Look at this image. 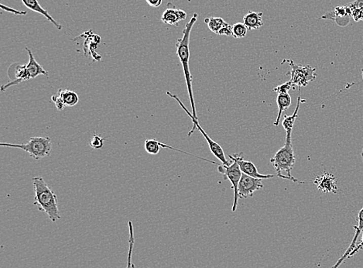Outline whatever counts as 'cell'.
<instances>
[{
  "label": "cell",
  "mask_w": 363,
  "mask_h": 268,
  "mask_svg": "<svg viewBox=\"0 0 363 268\" xmlns=\"http://www.w3.org/2000/svg\"><path fill=\"white\" fill-rule=\"evenodd\" d=\"M198 13H194L193 17L190 21L185 25L183 30V36L177 40L176 47H177V55L180 59L182 64V68L185 74V81H186L187 89H188L189 99H190L191 105L192 108V115L198 120L197 117L196 107H195V99H194L193 90H192V78L191 74L190 67H189V60H190V44L191 32L193 28L194 25L198 20Z\"/></svg>",
  "instance_id": "obj_1"
},
{
  "label": "cell",
  "mask_w": 363,
  "mask_h": 268,
  "mask_svg": "<svg viewBox=\"0 0 363 268\" xmlns=\"http://www.w3.org/2000/svg\"><path fill=\"white\" fill-rule=\"evenodd\" d=\"M32 181L34 189L33 205L38 206L40 211L46 213L52 222L59 220L61 216L58 209L57 195L48 186L42 177H34Z\"/></svg>",
  "instance_id": "obj_2"
},
{
  "label": "cell",
  "mask_w": 363,
  "mask_h": 268,
  "mask_svg": "<svg viewBox=\"0 0 363 268\" xmlns=\"http://www.w3.org/2000/svg\"><path fill=\"white\" fill-rule=\"evenodd\" d=\"M295 162H296V158L292 146V133H286L284 146L276 153L273 158H271L270 162L277 171V175L279 178L286 179V177L289 181L298 183L300 181L292 175V171L295 167Z\"/></svg>",
  "instance_id": "obj_3"
},
{
  "label": "cell",
  "mask_w": 363,
  "mask_h": 268,
  "mask_svg": "<svg viewBox=\"0 0 363 268\" xmlns=\"http://www.w3.org/2000/svg\"><path fill=\"white\" fill-rule=\"evenodd\" d=\"M0 146L18 148L29 154L35 160L44 159L51 155L52 150L51 139L48 137H31L26 143H0Z\"/></svg>",
  "instance_id": "obj_4"
},
{
  "label": "cell",
  "mask_w": 363,
  "mask_h": 268,
  "mask_svg": "<svg viewBox=\"0 0 363 268\" xmlns=\"http://www.w3.org/2000/svg\"><path fill=\"white\" fill-rule=\"evenodd\" d=\"M167 95H168L169 96L173 98V99H175V100L178 102L179 105L182 107V109L185 110V112H186L188 116H189V117H190L191 119H192V122H193V127H192V130L188 133V136L191 137V136L193 134V133L195 131V130H199V131L201 132V134H202L203 137H205V140H206L207 143H208V146H209L210 150H211V152L213 154V155H214V156L216 158H217V159L220 160V162L223 163V165H230L231 163H229L227 160H226V156H225L224 150H223V148H222V146H220L219 143H216V142H214V140H211V139L208 137V134L204 131L202 127H201V126H200V124H198V120H197V119H195V117H194V116L188 110V109H187L185 105H184L183 102L180 101V99H179L176 95L172 94L171 92H167Z\"/></svg>",
  "instance_id": "obj_5"
},
{
  "label": "cell",
  "mask_w": 363,
  "mask_h": 268,
  "mask_svg": "<svg viewBox=\"0 0 363 268\" xmlns=\"http://www.w3.org/2000/svg\"><path fill=\"white\" fill-rule=\"evenodd\" d=\"M283 62H287L292 68L288 74L291 75L289 81L292 82L294 86H299V88L306 87L317 78V69L311 66L295 64L292 60L289 59L283 60Z\"/></svg>",
  "instance_id": "obj_6"
},
{
  "label": "cell",
  "mask_w": 363,
  "mask_h": 268,
  "mask_svg": "<svg viewBox=\"0 0 363 268\" xmlns=\"http://www.w3.org/2000/svg\"><path fill=\"white\" fill-rule=\"evenodd\" d=\"M217 170L232 184V187L234 191V201H233L232 210V212H235L237 209L238 201H239L238 187H239V181L242 177V171H241L239 165L234 161H232V164L229 165H219Z\"/></svg>",
  "instance_id": "obj_7"
},
{
  "label": "cell",
  "mask_w": 363,
  "mask_h": 268,
  "mask_svg": "<svg viewBox=\"0 0 363 268\" xmlns=\"http://www.w3.org/2000/svg\"><path fill=\"white\" fill-rule=\"evenodd\" d=\"M51 100L55 104L57 110L62 111L66 107H72L79 102L78 94L69 89H60L57 93L53 95Z\"/></svg>",
  "instance_id": "obj_8"
},
{
  "label": "cell",
  "mask_w": 363,
  "mask_h": 268,
  "mask_svg": "<svg viewBox=\"0 0 363 268\" xmlns=\"http://www.w3.org/2000/svg\"><path fill=\"white\" fill-rule=\"evenodd\" d=\"M263 187L264 185L262 184V179L252 178L242 173L238 187V193L239 198L245 199V198L252 197L255 192L259 191Z\"/></svg>",
  "instance_id": "obj_9"
},
{
  "label": "cell",
  "mask_w": 363,
  "mask_h": 268,
  "mask_svg": "<svg viewBox=\"0 0 363 268\" xmlns=\"http://www.w3.org/2000/svg\"><path fill=\"white\" fill-rule=\"evenodd\" d=\"M8 75L12 79L10 83L4 85L1 87V91L4 92L9 88L13 86H17L23 82L28 81L31 79L30 74L28 72L26 65L15 63L10 65L8 69Z\"/></svg>",
  "instance_id": "obj_10"
},
{
  "label": "cell",
  "mask_w": 363,
  "mask_h": 268,
  "mask_svg": "<svg viewBox=\"0 0 363 268\" xmlns=\"http://www.w3.org/2000/svg\"><path fill=\"white\" fill-rule=\"evenodd\" d=\"M229 158H230L231 161H234L239 165L241 171L245 175L262 180L269 179V178H274L275 177L274 175H262V174H260L256 165L251 162L245 161L241 154H239V155L236 154L235 155H229Z\"/></svg>",
  "instance_id": "obj_11"
},
{
  "label": "cell",
  "mask_w": 363,
  "mask_h": 268,
  "mask_svg": "<svg viewBox=\"0 0 363 268\" xmlns=\"http://www.w3.org/2000/svg\"><path fill=\"white\" fill-rule=\"evenodd\" d=\"M351 17L352 12L346 5L336 7L333 11L328 12L321 18L334 20L341 27H345L350 23Z\"/></svg>",
  "instance_id": "obj_12"
},
{
  "label": "cell",
  "mask_w": 363,
  "mask_h": 268,
  "mask_svg": "<svg viewBox=\"0 0 363 268\" xmlns=\"http://www.w3.org/2000/svg\"><path fill=\"white\" fill-rule=\"evenodd\" d=\"M314 184L321 193L336 194L339 192L337 180L331 173L324 172L322 175H319L314 179Z\"/></svg>",
  "instance_id": "obj_13"
},
{
  "label": "cell",
  "mask_w": 363,
  "mask_h": 268,
  "mask_svg": "<svg viewBox=\"0 0 363 268\" xmlns=\"http://www.w3.org/2000/svg\"><path fill=\"white\" fill-rule=\"evenodd\" d=\"M357 220H358V225H355V226H354V229H355V236H354L353 239H352L350 245H349L348 248L347 249L346 251L345 252L343 255L342 256V257L339 258V260L336 262V264L334 265L332 268H339L340 265L345 261V260L348 258L352 250L356 247L358 237H359L361 232H363V208L359 211V212H358Z\"/></svg>",
  "instance_id": "obj_14"
},
{
  "label": "cell",
  "mask_w": 363,
  "mask_h": 268,
  "mask_svg": "<svg viewBox=\"0 0 363 268\" xmlns=\"http://www.w3.org/2000/svg\"><path fill=\"white\" fill-rule=\"evenodd\" d=\"M187 18V13L183 10L178 9H167L163 13L161 21L165 24L171 26H178L180 22Z\"/></svg>",
  "instance_id": "obj_15"
},
{
  "label": "cell",
  "mask_w": 363,
  "mask_h": 268,
  "mask_svg": "<svg viewBox=\"0 0 363 268\" xmlns=\"http://www.w3.org/2000/svg\"><path fill=\"white\" fill-rule=\"evenodd\" d=\"M22 1H23V4H24L25 7L30 9L32 11L36 12V13H40L41 15L44 16L47 20H49L51 23H53L56 26V28L57 30H62V26L59 23H57V22L50 15L46 10L42 8V7L38 3V0H22Z\"/></svg>",
  "instance_id": "obj_16"
},
{
  "label": "cell",
  "mask_w": 363,
  "mask_h": 268,
  "mask_svg": "<svg viewBox=\"0 0 363 268\" xmlns=\"http://www.w3.org/2000/svg\"><path fill=\"white\" fill-rule=\"evenodd\" d=\"M26 50L27 51L28 55H29V62L26 64V68H27L28 72L30 74V78L35 79V78L41 75V74L48 77L49 74H48V71L44 69L42 66L35 60L31 50L29 49L28 48H26Z\"/></svg>",
  "instance_id": "obj_17"
},
{
  "label": "cell",
  "mask_w": 363,
  "mask_h": 268,
  "mask_svg": "<svg viewBox=\"0 0 363 268\" xmlns=\"http://www.w3.org/2000/svg\"><path fill=\"white\" fill-rule=\"evenodd\" d=\"M263 13L250 11L243 17V23L248 30H257L264 25Z\"/></svg>",
  "instance_id": "obj_18"
},
{
  "label": "cell",
  "mask_w": 363,
  "mask_h": 268,
  "mask_svg": "<svg viewBox=\"0 0 363 268\" xmlns=\"http://www.w3.org/2000/svg\"><path fill=\"white\" fill-rule=\"evenodd\" d=\"M277 105H278V114H277V120L274 122V125L276 127H277L280 124V119H281L283 112H284L292 105V97L289 96V94H278L277 98Z\"/></svg>",
  "instance_id": "obj_19"
},
{
  "label": "cell",
  "mask_w": 363,
  "mask_h": 268,
  "mask_svg": "<svg viewBox=\"0 0 363 268\" xmlns=\"http://www.w3.org/2000/svg\"><path fill=\"white\" fill-rule=\"evenodd\" d=\"M301 103V91H300L298 97V102H297L296 108H295L293 115L284 116V118H283V121H282V125H283V127L284 128L286 133H292V130H293L295 121H296V119L298 118V111H299Z\"/></svg>",
  "instance_id": "obj_20"
},
{
  "label": "cell",
  "mask_w": 363,
  "mask_h": 268,
  "mask_svg": "<svg viewBox=\"0 0 363 268\" xmlns=\"http://www.w3.org/2000/svg\"><path fill=\"white\" fill-rule=\"evenodd\" d=\"M347 6L350 8L352 17L355 22L363 21V0H355Z\"/></svg>",
  "instance_id": "obj_21"
},
{
  "label": "cell",
  "mask_w": 363,
  "mask_h": 268,
  "mask_svg": "<svg viewBox=\"0 0 363 268\" xmlns=\"http://www.w3.org/2000/svg\"><path fill=\"white\" fill-rule=\"evenodd\" d=\"M128 225H129V251H128L127 266H126V268H134L135 266L133 263V260H132L133 247H134L135 244L134 229H133V222H132L131 221H129V222H128Z\"/></svg>",
  "instance_id": "obj_22"
},
{
  "label": "cell",
  "mask_w": 363,
  "mask_h": 268,
  "mask_svg": "<svg viewBox=\"0 0 363 268\" xmlns=\"http://www.w3.org/2000/svg\"><path fill=\"white\" fill-rule=\"evenodd\" d=\"M205 23L208 25V28L211 32L219 35L220 30L226 25V22L222 17H211L205 20Z\"/></svg>",
  "instance_id": "obj_23"
},
{
  "label": "cell",
  "mask_w": 363,
  "mask_h": 268,
  "mask_svg": "<svg viewBox=\"0 0 363 268\" xmlns=\"http://www.w3.org/2000/svg\"><path fill=\"white\" fill-rule=\"evenodd\" d=\"M144 147L145 150L148 152L149 155H158L160 150H161V146L159 145V141L155 139H151V140H145V143H144Z\"/></svg>",
  "instance_id": "obj_24"
},
{
  "label": "cell",
  "mask_w": 363,
  "mask_h": 268,
  "mask_svg": "<svg viewBox=\"0 0 363 268\" xmlns=\"http://www.w3.org/2000/svg\"><path fill=\"white\" fill-rule=\"evenodd\" d=\"M247 27L242 23H236L232 25V33L233 37L242 38L245 37L247 33Z\"/></svg>",
  "instance_id": "obj_25"
},
{
  "label": "cell",
  "mask_w": 363,
  "mask_h": 268,
  "mask_svg": "<svg viewBox=\"0 0 363 268\" xmlns=\"http://www.w3.org/2000/svg\"><path fill=\"white\" fill-rule=\"evenodd\" d=\"M89 145L94 150H99L102 148L104 145V139L99 135L95 133L89 141Z\"/></svg>",
  "instance_id": "obj_26"
},
{
  "label": "cell",
  "mask_w": 363,
  "mask_h": 268,
  "mask_svg": "<svg viewBox=\"0 0 363 268\" xmlns=\"http://www.w3.org/2000/svg\"><path fill=\"white\" fill-rule=\"evenodd\" d=\"M292 89H295V86L292 84V82L288 81L283 83V84L280 85V86H277V87L274 88L273 91L278 94H285L288 93V92Z\"/></svg>",
  "instance_id": "obj_27"
},
{
  "label": "cell",
  "mask_w": 363,
  "mask_h": 268,
  "mask_svg": "<svg viewBox=\"0 0 363 268\" xmlns=\"http://www.w3.org/2000/svg\"><path fill=\"white\" fill-rule=\"evenodd\" d=\"M219 35H220V36H233L232 25H229L228 23H226V26L220 30Z\"/></svg>",
  "instance_id": "obj_28"
},
{
  "label": "cell",
  "mask_w": 363,
  "mask_h": 268,
  "mask_svg": "<svg viewBox=\"0 0 363 268\" xmlns=\"http://www.w3.org/2000/svg\"><path fill=\"white\" fill-rule=\"evenodd\" d=\"M1 8L5 10V11L10 12V13L16 14V15H26V12L19 11V10H15V9H12L9 7H6L4 4H1Z\"/></svg>",
  "instance_id": "obj_29"
},
{
  "label": "cell",
  "mask_w": 363,
  "mask_h": 268,
  "mask_svg": "<svg viewBox=\"0 0 363 268\" xmlns=\"http://www.w3.org/2000/svg\"><path fill=\"white\" fill-rule=\"evenodd\" d=\"M361 249H363V232L362 237H361V243H360L358 245H357L356 247H355V249L352 250V253H350V255H349L348 258L351 257H353V256L355 255V253H358V252L360 250H361Z\"/></svg>",
  "instance_id": "obj_30"
},
{
  "label": "cell",
  "mask_w": 363,
  "mask_h": 268,
  "mask_svg": "<svg viewBox=\"0 0 363 268\" xmlns=\"http://www.w3.org/2000/svg\"><path fill=\"white\" fill-rule=\"evenodd\" d=\"M146 1L152 7H159L162 4V0H146Z\"/></svg>",
  "instance_id": "obj_31"
},
{
  "label": "cell",
  "mask_w": 363,
  "mask_h": 268,
  "mask_svg": "<svg viewBox=\"0 0 363 268\" xmlns=\"http://www.w3.org/2000/svg\"><path fill=\"white\" fill-rule=\"evenodd\" d=\"M361 158H362V161H363V149H362V150H361Z\"/></svg>",
  "instance_id": "obj_32"
},
{
  "label": "cell",
  "mask_w": 363,
  "mask_h": 268,
  "mask_svg": "<svg viewBox=\"0 0 363 268\" xmlns=\"http://www.w3.org/2000/svg\"><path fill=\"white\" fill-rule=\"evenodd\" d=\"M362 79H363V71H362Z\"/></svg>",
  "instance_id": "obj_33"
}]
</instances>
